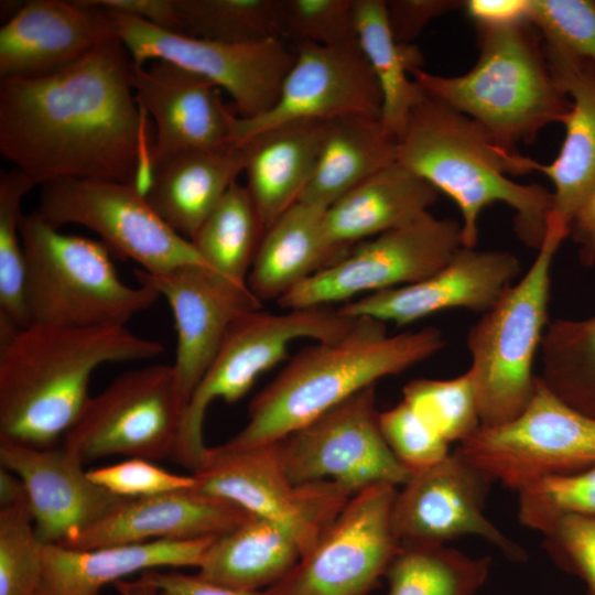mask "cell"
I'll return each mask as SVG.
<instances>
[{"label":"cell","instance_id":"cell-1","mask_svg":"<svg viewBox=\"0 0 595 595\" xmlns=\"http://www.w3.org/2000/svg\"><path fill=\"white\" fill-rule=\"evenodd\" d=\"M133 71L116 39L51 74L0 78L1 155L33 186L89 178L142 191L151 147Z\"/></svg>","mask_w":595,"mask_h":595},{"label":"cell","instance_id":"cell-2","mask_svg":"<svg viewBox=\"0 0 595 595\" xmlns=\"http://www.w3.org/2000/svg\"><path fill=\"white\" fill-rule=\"evenodd\" d=\"M163 351L159 342L126 326L30 324L19 329L0 343V437L52 447L80 415L99 366Z\"/></svg>","mask_w":595,"mask_h":595},{"label":"cell","instance_id":"cell-3","mask_svg":"<svg viewBox=\"0 0 595 595\" xmlns=\"http://www.w3.org/2000/svg\"><path fill=\"white\" fill-rule=\"evenodd\" d=\"M519 155L474 119L426 94L398 140L397 161L457 205L463 247H476L483 209L504 203L515 210L519 239L538 249L552 209V192L508 177L518 175Z\"/></svg>","mask_w":595,"mask_h":595},{"label":"cell","instance_id":"cell-4","mask_svg":"<svg viewBox=\"0 0 595 595\" xmlns=\"http://www.w3.org/2000/svg\"><path fill=\"white\" fill-rule=\"evenodd\" d=\"M445 345L426 326L388 335L386 323L360 316L331 342L299 351L251 401L246 425L223 444L230 450L273 443L376 381L419 364Z\"/></svg>","mask_w":595,"mask_h":595},{"label":"cell","instance_id":"cell-5","mask_svg":"<svg viewBox=\"0 0 595 595\" xmlns=\"http://www.w3.org/2000/svg\"><path fill=\"white\" fill-rule=\"evenodd\" d=\"M476 29L479 55L468 72L442 76L418 67L412 78L508 149L532 143L543 128L562 123L571 100L550 69L538 29L530 21Z\"/></svg>","mask_w":595,"mask_h":595},{"label":"cell","instance_id":"cell-6","mask_svg":"<svg viewBox=\"0 0 595 595\" xmlns=\"http://www.w3.org/2000/svg\"><path fill=\"white\" fill-rule=\"evenodd\" d=\"M569 227L564 218L550 212L544 238L528 271L468 329V370L482 426L512 421L533 394V363L550 322L551 269Z\"/></svg>","mask_w":595,"mask_h":595},{"label":"cell","instance_id":"cell-7","mask_svg":"<svg viewBox=\"0 0 595 595\" xmlns=\"http://www.w3.org/2000/svg\"><path fill=\"white\" fill-rule=\"evenodd\" d=\"M20 232L29 325L126 326L160 296L122 282L102 241L61 232L35 212L22 215Z\"/></svg>","mask_w":595,"mask_h":595},{"label":"cell","instance_id":"cell-8","mask_svg":"<svg viewBox=\"0 0 595 595\" xmlns=\"http://www.w3.org/2000/svg\"><path fill=\"white\" fill-rule=\"evenodd\" d=\"M355 320L328 306L288 310L282 314L257 310L237 317L184 410L172 458L193 473L197 470L208 450L203 425L214 400L238 401L261 374L286 357L294 340H335L350 329Z\"/></svg>","mask_w":595,"mask_h":595},{"label":"cell","instance_id":"cell-9","mask_svg":"<svg viewBox=\"0 0 595 595\" xmlns=\"http://www.w3.org/2000/svg\"><path fill=\"white\" fill-rule=\"evenodd\" d=\"M457 450L494 483L518 493L541 478L595 465V418L563 402L537 375L533 394L516 419L480 425Z\"/></svg>","mask_w":595,"mask_h":595},{"label":"cell","instance_id":"cell-10","mask_svg":"<svg viewBox=\"0 0 595 595\" xmlns=\"http://www.w3.org/2000/svg\"><path fill=\"white\" fill-rule=\"evenodd\" d=\"M34 212L57 228L75 224L90 229L110 250L139 263L149 274L186 266L209 269L193 244L165 223L133 184L54 181L42 186Z\"/></svg>","mask_w":595,"mask_h":595},{"label":"cell","instance_id":"cell-11","mask_svg":"<svg viewBox=\"0 0 595 595\" xmlns=\"http://www.w3.org/2000/svg\"><path fill=\"white\" fill-rule=\"evenodd\" d=\"M369 386L273 442L296 485L333 482L351 496L378 484L403 486L412 474L389 448Z\"/></svg>","mask_w":595,"mask_h":595},{"label":"cell","instance_id":"cell-12","mask_svg":"<svg viewBox=\"0 0 595 595\" xmlns=\"http://www.w3.org/2000/svg\"><path fill=\"white\" fill-rule=\"evenodd\" d=\"M183 412L172 365L132 369L88 399L63 446L83 463L110 455L172 457Z\"/></svg>","mask_w":595,"mask_h":595},{"label":"cell","instance_id":"cell-13","mask_svg":"<svg viewBox=\"0 0 595 595\" xmlns=\"http://www.w3.org/2000/svg\"><path fill=\"white\" fill-rule=\"evenodd\" d=\"M109 14L136 65L164 61L207 78L231 97L242 119L259 117L273 107L295 61V50L281 39L224 43L173 33L134 17Z\"/></svg>","mask_w":595,"mask_h":595},{"label":"cell","instance_id":"cell-14","mask_svg":"<svg viewBox=\"0 0 595 595\" xmlns=\"http://www.w3.org/2000/svg\"><path fill=\"white\" fill-rule=\"evenodd\" d=\"M192 475L195 489L229 500L285 529L298 542L302 556L353 497L333 482L293 484L273 443L240 450L208 447Z\"/></svg>","mask_w":595,"mask_h":595},{"label":"cell","instance_id":"cell-15","mask_svg":"<svg viewBox=\"0 0 595 595\" xmlns=\"http://www.w3.org/2000/svg\"><path fill=\"white\" fill-rule=\"evenodd\" d=\"M461 247V221L428 213L353 246L277 302L286 310L328 306L365 292L412 284L443 268Z\"/></svg>","mask_w":595,"mask_h":595},{"label":"cell","instance_id":"cell-16","mask_svg":"<svg viewBox=\"0 0 595 595\" xmlns=\"http://www.w3.org/2000/svg\"><path fill=\"white\" fill-rule=\"evenodd\" d=\"M397 487L378 484L354 495L315 545L266 595H369L400 543L391 522Z\"/></svg>","mask_w":595,"mask_h":595},{"label":"cell","instance_id":"cell-17","mask_svg":"<svg viewBox=\"0 0 595 595\" xmlns=\"http://www.w3.org/2000/svg\"><path fill=\"white\" fill-rule=\"evenodd\" d=\"M494 482L456 448L434 466L415 473L397 490L391 522L400 545H444L475 536L512 562H526L524 549L485 515Z\"/></svg>","mask_w":595,"mask_h":595},{"label":"cell","instance_id":"cell-18","mask_svg":"<svg viewBox=\"0 0 595 595\" xmlns=\"http://www.w3.org/2000/svg\"><path fill=\"white\" fill-rule=\"evenodd\" d=\"M381 91L358 44L295 45V61L279 98L266 113L235 126V143L273 127L299 121H329L348 115L381 117Z\"/></svg>","mask_w":595,"mask_h":595},{"label":"cell","instance_id":"cell-19","mask_svg":"<svg viewBox=\"0 0 595 595\" xmlns=\"http://www.w3.org/2000/svg\"><path fill=\"white\" fill-rule=\"evenodd\" d=\"M134 275L139 283L153 286L172 311L177 336L172 366L185 410L230 325L241 314L261 310V302L248 286L235 284L204 267L186 266L155 275L139 269Z\"/></svg>","mask_w":595,"mask_h":595},{"label":"cell","instance_id":"cell-20","mask_svg":"<svg viewBox=\"0 0 595 595\" xmlns=\"http://www.w3.org/2000/svg\"><path fill=\"white\" fill-rule=\"evenodd\" d=\"M521 273L519 259L500 250L461 247L439 271L419 282L374 292L338 312L402 327L431 314L464 309L484 314Z\"/></svg>","mask_w":595,"mask_h":595},{"label":"cell","instance_id":"cell-21","mask_svg":"<svg viewBox=\"0 0 595 595\" xmlns=\"http://www.w3.org/2000/svg\"><path fill=\"white\" fill-rule=\"evenodd\" d=\"M133 88L141 109L154 121L149 171L165 158L187 150L235 145L238 116L207 78L164 61L136 65Z\"/></svg>","mask_w":595,"mask_h":595},{"label":"cell","instance_id":"cell-22","mask_svg":"<svg viewBox=\"0 0 595 595\" xmlns=\"http://www.w3.org/2000/svg\"><path fill=\"white\" fill-rule=\"evenodd\" d=\"M1 467L22 482L36 536L66 545L122 499L94 483L64 446L36 447L0 437Z\"/></svg>","mask_w":595,"mask_h":595},{"label":"cell","instance_id":"cell-23","mask_svg":"<svg viewBox=\"0 0 595 595\" xmlns=\"http://www.w3.org/2000/svg\"><path fill=\"white\" fill-rule=\"evenodd\" d=\"M118 39L108 11L91 0H32L0 29V78L60 71Z\"/></svg>","mask_w":595,"mask_h":595},{"label":"cell","instance_id":"cell-24","mask_svg":"<svg viewBox=\"0 0 595 595\" xmlns=\"http://www.w3.org/2000/svg\"><path fill=\"white\" fill-rule=\"evenodd\" d=\"M252 513L195 488L125 498L66 548L87 550L159 540H194L225 534Z\"/></svg>","mask_w":595,"mask_h":595},{"label":"cell","instance_id":"cell-25","mask_svg":"<svg viewBox=\"0 0 595 595\" xmlns=\"http://www.w3.org/2000/svg\"><path fill=\"white\" fill-rule=\"evenodd\" d=\"M550 69L571 100L565 115L564 140L548 164L522 156V174L538 171L553 184L551 212L572 217L595 186V67L543 44Z\"/></svg>","mask_w":595,"mask_h":595},{"label":"cell","instance_id":"cell-26","mask_svg":"<svg viewBox=\"0 0 595 595\" xmlns=\"http://www.w3.org/2000/svg\"><path fill=\"white\" fill-rule=\"evenodd\" d=\"M216 537L76 550L44 544L40 595H99L123 577L159 567H198Z\"/></svg>","mask_w":595,"mask_h":595},{"label":"cell","instance_id":"cell-27","mask_svg":"<svg viewBox=\"0 0 595 595\" xmlns=\"http://www.w3.org/2000/svg\"><path fill=\"white\" fill-rule=\"evenodd\" d=\"M326 121L299 120L237 143L245 153L247 190L267 230L295 204L321 152Z\"/></svg>","mask_w":595,"mask_h":595},{"label":"cell","instance_id":"cell-28","mask_svg":"<svg viewBox=\"0 0 595 595\" xmlns=\"http://www.w3.org/2000/svg\"><path fill=\"white\" fill-rule=\"evenodd\" d=\"M244 167L240 144L181 151L150 169L144 194L162 219L191 241Z\"/></svg>","mask_w":595,"mask_h":595},{"label":"cell","instance_id":"cell-29","mask_svg":"<svg viewBox=\"0 0 595 595\" xmlns=\"http://www.w3.org/2000/svg\"><path fill=\"white\" fill-rule=\"evenodd\" d=\"M326 209L298 201L266 230L247 279L260 302L280 299L350 250L329 240Z\"/></svg>","mask_w":595,"mask_h":595},{"label":"cell","instance_id":"cell-30","mask_svg":"<svg viewBox=\"0 0 595 595\" xmlns=\"http://www.w3.org/2000/svg\"><path fill=\"white\" fill-rule=\"evenodd\" d=\"M439 191L398 161L351 188L325 213L329 240L349 250L367 238L410 224L430 213Z\"/></svg>","mask_w":595,"mask_h":595},{"label":"cell","instance_id":"cell-31","mask_svg":"<svg viewBox=\"0 0 595 595\" xmlns=\"http://www.w3.org/2000/svg\"><path fill=\"white\" fill-rule=\"evenodd\" d=\"M398 139L380 116L348 115L326 121L314 173L299 201L328 208L351 188L397 162Z\"/></svg>","mask_w":595,"mask_h":595},{"label":"cell","instance_id":"cell-32","mask_svg":"<svg viewBox=\"0 0 595 595\" xmlns=\"http://www.w3.org/2000/svg\"><path fill=\"white\" fill-rule=\"evenodd\" d=\"M302 558L295 539L279 524L252 515L216 537L196 574L236 589H267L284 578Z\"/></svg>","mask_w":595,"mask_h":595},{"label":"cell","instance_id":"cell-33","mask_svg":"<svg viewBox=\"0 0 595 595\" xmlns=\"http://www.w3.org/2000/svg\"><path fill=\"white\" fill-rule=\"evenodd\" d=\"M358 45L378 82L381 120L399 140L413 109L426 93L411 78L422 67V54L414 44H399L391 32L386 1L355 0Z\"/></svg>","mask_w":595,"mask_h":595},{"label":"cell","instance_id":"cell-34","mask_svg":"<svg viewBox=\"0 0 595 595\" xmlns=\"http://www.w3.org/2000/svg\"><path fill=\"white\" fill-rule=\"evenodd\" d=\"M264 232L247 187L236 181L191 242L212 271L248 286L247 279Z\"/></svg>","mask_w":595,"mask_h":595},{"label":"cell","instance_id":"cell-35","mask_svg":"<svg viewBox=\"0 0 595 595\" xmlns=\"http://www.w3.org/2000/svg\"><path fill=\"white\" fill-rule=\"evenodd\" d=\"M545 387L575 410L595 418V315L550 321L540 349Z\"/></svg>","mask_w":595,"mask_h":595},{"label":"cell","instance_id":"cell-36","mask_svg":"<svg viewBox=\"0 0 595 595\" xmlns=\"http://www.w3.org/2000/svg\"><path fill=\"white\" fill-rule=\"evenodd\" d=\"M489 556L472 558L444 545H400L385 577L388 595H475L485 584Z\"/></svg>","mask_w":595,"mask_h":595},{"label":"cell","instance_id":"cell-37","mask_svg":"<svg viewBox=\"0 0 595 595\" xmlns=\"http://www.w3.org/2000/svg\"><path fill=\"white\" fill-rule=\"evenodd\" d=\"M33 184L18 170L0 172V342L29 325L22 201Z\"/></svg>","mask_w":595,"mask_h":595},{"label":"cell","instance_id":"cell-38","mask_svg":"<svg viewBox=\"0 0 595 595\" xmlns=\"http://www.w3.org/2000/svg\"><path fill=\"white\" fill-rule=\"evenodd\" d=\"M175 6L185 35L224 43L281 39L280 0H175Z\"/></svg>","mask_w":595,"mask_h":595},{"label":"cell","instance_id":"cell-39","mask_svg":"<svg viewBox=\"0 0 595 595\" xmlns=\"http://www.w3.org/2000/svg\"><path fill=\"white\" fill-rule=\"evenodd\" d=\"M402 393V400L450 444L466 441L482 425L469 370L450 379H413L403 387Z\"/></svg>","mask_w":595,"mask_h":595},{"label":"cell","instance_id":"cell-40","mask_svg":"<svg viewBox=\"0 0 595 595\" xmlns=\"http://www.w3.org/2000/svg\"><path fill=\"white\" fill-rule=\"evenodd\" d=\"M517 494L519 522L540 533L565 517H595V465L541 478Z\"/></svg>","mask_w":595,"mask_h":595},{"label":"cell","instance_id":"cell-41","mask_svg":"<svg viewBox=\"0 0 595 595\" xmlns=\"http://www.w3.org/2000/svg\"><path fill=\"white\" fill-rule=\"evenodd\" d=\"M44 543L28 499L0 509V595H40Z\"/></svg>","mask_w":595,"mask_h":595},{"label":"cell","instance_id":"cell-42","mask_svg":"<svg viewBox=\"0 0 595 595\" xmlns=\"http://www.w3.org/2000/svg\"><path fill=\"white\" fill-rule=\"evenodd\" d=\"M280 29L295 45H356L355 0H280Z\"/></svg>","mask_w":595,"mask_h":595},{"label":"cell","instance_id":"cell-43","mask_svg":"<svg viewBox=\"0 0 595 595\" xmlns=\"http://www.w3.org/2000/svg\"><path fill=\"white\" fill-rule=\"evenodd\" d=\"M530 22L545 46L595 67L594 0H530Z\"/></svg>","mask_w":595,"mask_h":595},{"label":"cell","instance_id":"cell-44","mask_svg":"<svg viewBox=\"0 0 595 595\" xmlns=\"http://www.w3.org/2000/svg\"><path fill=\"white\" fill-rule=\"evenodd\" d=\"M379 424L389 448L412 475L434 466L451 453L450 443L403 400L380 412Z\"/></svg>","mask_w":595,"mask_h":595},{"label":"cell","instance_id":"cell-45","mask_svg":"<svg viewBox=\"0 0 595 595\" xmlns=\"http://www.w3.org/2000/svg\"><path fill=\"white\" fill-rule=\"evenodd\" d=\"M541 534L553 562L582 580L586 595H595V517H565Z\"/></svg>","mask_w":595,"mask_h":595},{"label":"cell","instance_id":"cell-46","mask_svg":"<svg viewBox=\"0 0 595 595\" xmlns=\"http://www.w3.org/2000/svg\"><path fill=\"white\" fill-rule=\"evenodd\" d=\"M87 474L94 483L121 498L150 497L195 487L193 475L174 474L138 457L94 468Z\"/></svg>","mask_w":595,"mask_h":595},{"label":"cell","instance_id":"cell-47","mask_svg":"<svg viewBox=\"0 0 595 595\" xmlns=\"http://www.w3.org/2000/svg\"><path fill=\"white\" fill-rule=\"evenodd\" d=\"M448 0H391L386 1L389 25L394 40L402 45L413 41L435 18L463 6Z\"/></svg>","mask_w":595,"mask_h":595},{"label":"cell","instance_id":"cell-48","mask_svg":"<svg viewBox=\"0 0 595 595\" xmlns=\"http://www.w3.org/2000/svg\"><path fill=\"white\" fill-rule=\"evenodd\" d=\"M140 577L158 587L160 595H266L260 591H244L206 582L195 575L180 572L149 570Z\"/></svg>","mask_w":595,"mask_h":595},{"label":"cell","instance_id":"cell-49","mask_svg":"<svg viewBox=\"0 0 595 595\" xmlns=\"http://www.w3.org/2000/svg\"><path fill=\"white\" fill-rule=\"evenodd\" d=\"M463 7L476 28H506L530 21V0H468Z\"/></svg>","mask_w":595,"mask_h":595},{"label":"cell","instance_id":"cell-50","mask_svg":"<svg viewBox=\"0 0 595 595\" xmlns=\"http://www.w3.org/2000/svg\"><path fill=\"white\" fill-rule=\"evenodd\" d=\"M106 11L147 21L160 29L182 34L175 0H91Z\"/></svg>","mask_w":595,"mask_h":595},{"label":"cell","instance_id":"cell-51","mask_svg":"<svg viewBox=\"0 0 595 595\" xmlns=\"http://www.w3.org/2000/svg\"><path fill=\"white\" fill-rule=\"evenodd\" d=\"M569 237L577 246L578 261L595 266V186L588 193L570 223Z\"/></svg>","mask_w":595,"mask_h":595},{"label":"cell","instance_id":"cell-52","mask_svg":"<svg viewBox=\"0 0 595 595\" xmlns=\"http://www.w3.org/2000/svg\"><path fill=\"white\" fill-rule=\"evenodd\" d=\"M28 499L21 479L12 472L0 467V504L1 507L14 505Z\"/></svg>","mask_w":595,"mask_h":595},{"label":"cell","instance_id":"cell-53","mask_svg":"<svg viewBox=\"0 0 595 595\" xmlns=\"http://www.w3.org/2000/svg\"><path fill=\"white\" fill-rule=\"evenodd\" d=\"M115 588L118 595H160L156 586L140 576L136 581H118Z\"/></svg>","mask_w":595,"mask_h":595}]
</instances>
